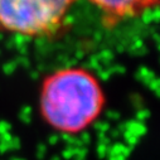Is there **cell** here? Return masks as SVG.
<instances>
[{"label": "cell", "mask_w": 160, "mask_h": 160, "mask_svg": "<svg viewBox=\"0 0 160 160\" xmlns=\"http://www.w3.org/2000/svg\"><path fill=\"white\" fill-rule=\"evenodd\" d=\"M10 160H24V159H20V158H12Z\"/></svg>", "instance_id": "obj_16"}, {"label": "cell", "mask_w": 160, "mask_h": 160, "mask_svg": "<svg viewBox=\"0 0 160 160\" xmlns=\"http://www.w3.org/2000/svg\"><path fill=\"white\" fill-rule=\"evenodd\" d=\"M150 86H151V88H154V90H156L158 92H159V90H160V79H152V81L150 82Z\"/></svg>", "instance_id": "obj_12"}, {"label": "cell", "mask_w": 160, "mask_h": 160, "mask_svg": "<svg viewBox=\"0 0 160 160\" xmlns=\"http://www.w3.org/2000/svg\"><path fill=\"white\" fill-rule=\"evenodd\" d=\"M151 14H152V22L160 23V8H155L154 10H151Z\"/></svg>", "instance_id": "obj_11"}, {"label": "cell", "mask_w": 160, "mask_h": 160, "mask_svg": "<svg viewBox=\"0 0 160 160\" xmlns=\"http://www.w3.org/2000/svg\"><path fill=\"white\" fill-rule=\"evenodd\" d=\"M73 0H0V32L23 38L56 33Z\"/></svg>", "instance_id": "obj_2"}, {"label": "cell", "mask_w": 160, "mask_h": 160, "mask_svg": "<svg viewBox=\"0 0 160 160\" xmlns=\"http://www.w3.org/2000/svg\"><path fill=\"white\" fill-rule=\"evenodd\" d=\"M8 130H9V125L7 124V122H2L0 124V134H7L8 132Z\"/></svg>", "instance_id": "obj_13"}, {"label": "cell", "mask_w": 160, "mask_h": 160, "mask_svg": "<svg viewBox=\"0 0 160 160\" xmlns=\"http://www.w3.org/2000/svg\"><path fill=\"white\" fill-rule=\"evenodd\" d=\"M141 22L144 24H150L152 23V14H151V9H145L142 13H141Z\"/></svg>", "instance_id": "obj_7"}, {"label": "cell", "mask_w": 160, "mask_h": 160, "mask_svg": "<svg viewBox=\"0 0 160 160\" xmlns=\"http://www.w3.org/2000/svg\"><path fill=\"white\" fill-rule=\"evenodd\" d=\"M8 146H9V150H17V149H19V146H20L19 140L18 139H12L8 142Z\"/></svg>", "instance_id": "obj_10"}, {"label": "cell", "mask_w": 160, "mask_h": 160, "mask_svg": "<svg viewBox=\"0 0 160 160\" xmlns=\"http://www.w3.org/2000/svg\"><path fill=\"white\" fill-rule=\"evenodd\" d=\"M152 38H154V41H155L158 44L160 43V34H156V33H155V34L152 35Z\"/></svg>", "instance_id": "obj_15"}, {"label": "cell", "mask_w": 160, "mask_h": 160, "mask_svg": "<svg viewBox=\"0 0 160 160\" xmlns=\"http://www.w3.org/2000/svg\"><path fill=\"white\" fill-rule=\"evenodd\" d=\"M138 76L142 79V81L149 82V83L152 81L154 78H155V77H154V72H152L151 69L146 68V67H141V68L138 71Z\"/></svg>", "instance_id": "obj_5"}, {"label": "cell", "mask_w": 160, "mask_h": 160, "mask_svg": "<svg viewBox=\"0 0 160 160\" xmlns=\"http://www.w3.org/2000/svg\"><path fill=\"white\" fill-rule=\"evenodd\" d=\"M108 71H110L111 74H112V73H124V72H126L125 67H124V66H120V64L110 66V67H108Z\"/></svg>", "instance_id": "obj_9"}, {"label": "cell", "mask_w": 160, "mask_h": 160, "mask_svg": "<svg viewBox=\"0 0 160 160\" xmlns=\"http://www.w3.org/2000/svg\"><path fill=\"white\" fill-rule=\"evenodd\" d=\"M97 56H98V59H100L102 67H105V68H108L110 64H111V62L113 61V53H112L111 51H107V49L102 51V52H101L100 54H97Z\"/></svg>", "instance_id": "obj_4"}, {"label": "cell", "mask_w": 160, "mask_h": 160, "mask_svg": "<svg viewBox=\"0 0 160 160\" xmlns=\"http://www.w3.org/2000/svg\"><path fill=\"white\" fill-rule=\"evenodd\" d=\"M39 103L46 122L64 139H72L96 124L105 98L91 73L66 68L44 79Z\"/></svg>", "instance_id": "obj_1"}, {"label": "cell", "mask_w": 160, "mask_h": 160, "mask_svg": "<svg viewBox=\"0 0 160 160\" xmlns=\"http://www.w3.org/2000/svg\"><path fill=\"white\" fill-rule=\"evenodd\" d=\"M97 74H98V78L101 79V81H108V78L111 77V73H110V71H108V68H105V67H102L101 69H98L97 71Z\"/></svg>", "instance_id": "obj_8"}, {"label": "cell", "mask_w": 160, "mask_h": 160, "mask_svg": "<svg viewBox=\"0 0 160 160\" xmlns=\"http://www.w3.org/2000/svg\"><path fill=\"white\" fill-rule=\"evenodd\" d=\"M140 2H141V5L142 7H148V5H151L152 3L159 2V0H140Z\"/></svg>", "instance_id": "obj_14"}, {"label": "cell", "mask_w": 160, "mask_h": 160, "mask_svg": "<svg viewBox=\"0 0 160 160\" xmlns=\"http://www.w3.org/2000/svg\"><path fill=\"white\" fill-rule=\"evenodd\" d=\"M88 68L92 69V71H95V72H97L98 69L102 68V64H101L97 54H93V56L90 57V59H88Z\"/></svg>", "instance_id": "obj_6"}, {"label": "cell", "mask_w": 160, "mask_h": 160, "mask_svg": "<svg viewBox=\"0 0 160 160\" xmlns=\"http://www.w3.org/2000/svg\"><path fill=\"white\" fill-rule=\"evenodd\" d=\"M108 15L126 17L132 15L142 5L140 0H91Z\"/></svg>", "instance_id": "obj_3"}, {"label": "cell", "mask_w": 160, "mask_h": 160, "mask_svg": "<svg viewBox=\"0 0 160 160\" xmlns=\"http://www.w3.org/2000/svg\"><path fill=\"white\" fill-rule=\"evenodd\" d=\"M158 49H159V51H160V43H159V44H158Z\"/></svg>", "instance_id": "obj_17"}]
</instances>
